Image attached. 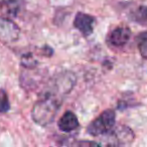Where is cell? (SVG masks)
<instances>
[{
    "instance_id": "1",
    "label": "cell",
    "mask_w": 147,
    "mask_h": 147,
    "mask_svg": "<svg viewBox=\"0 0 147 147\" xmlns=\"http://www.w3.org/2000/svg\"><path fill=\"white\" fill-rule=\"evenodd\" d=\"M61 104V99L57 95L47 93L33 105L31 110L32 120L39 126H47L55 120Z\"/></svg>"
},
{
    "instance_id": "2",
    "label": "cell",
    "mask_w": 147,
    "mask_h": 147,
    "mask_svg": "<svg viewBox=\"0 0 147 147\" xmlns=\"http://www.w3.org/2000/svg\"><path fill=\"white\" fill-rule=\"evenodd\" d=\"M103 143L108 146H126L130 145L134 141V132L129 127L125 125H119L117 127H113L110 131L105 133Z\"/></svg>"
},
{
    "instance_id": "3",
    "label": "cell",
    "mask_w": 147,
    "mask_h": 147,
    "mask_svg": "<svg viewBox=\"0 0 147 147\" xmlns=\"http://www.w3.org/2000/svg\"><path fill=\"white\" fill-rule=\"evenodd\" d=\"M115 122H116L115 112L109 109L101 113L100 116L91 122L87 128V131L92 136H100L110 131L114 127Z\"/></svg>"
},
{
    "instance_id": "4",
    "label": "cell",
    "mask_w": 147,
    "mask_h": 147,
    "mask_svg": "<svg viewBox=\"0 0 147 147\" xmlns=\"http://www.w3.org/2000/svg\"><path fill=\"white\" fill-rule=\"evenodd\" d=\"M20 29L15 22L7 17H0V42L11 43L18 39Z\"/></svg>"
},
{
    "instance_id": "5",
    "label": "cell",
    "mask_w": 147,
    "mask_h": 147,
    "mask_svg": "<svg viewBox=\"0 0 147 147\" xmlns=\"http://www.w3.org/2000/svg\"><path fill=\"white\" fill-rule=\"evenodd\" d=\"M95 18L92 15L83 12H78L74 20V26L76 27L84 36H89L94 30Z\"/></svg>"
},
{
    "instance_id": "6",
    "label": "cell",
    "mask_w": 147,
    "mask_h": 147,
    "mask_svg": "<svg viewBox=\"0 0 147 147\" xmlns=\"http://www.w3.org/2000/svg\"><path fill=\"white\" fill-rule=\"evenodd\" d=\"M130 36L131 30L129 27H117V28H115L114 30H112L110 32V34L108 36V41L113 47H120L128 42V40L130 39Z\"/></svg>"
},
{
    "instance_id": "7",
    "label": "cell",
    "mask_w": 147,
    "mask_h": 147,
    "mask_svg": "<svg viewBox=\"0 0 147 147\" xmlns=\"http://www.w3.org/2000/svg\"><path fill=\"white\" fill-rule=\"evenodd\" d=\"M57 126L63 132H71L79 127V120L71 111H67L59 119Z\"/></svg>"
},
{
    "instance_id": "8",
    "label": "cell",
    "mask_w": 147,
    "mask_h": 147,
    "mask_svg": "<svg viewBox=\"0 0 147 147\" xmlns=\"http://www.w3.org/2000/svg\"><path fill=\"white\" fill-rule=\"evenodd\" d=\"M0 11L7 17L13 18L19 12V3L17 0H3L0 3Z\"/></svg>"
},
{
    "instance_id": "9",
    "label": "cell",
    "mask_w": 147,
    "mask_h": 147,
    "mask_svg": "<svg viewBox=\"0 0 147 147\" xmlns=\"http://www.w3.org/2000/svg\"><path fill=\"white\" fill-rule=\"evenodd\" d=\"M136 41L141 57L147 59V31L139 33V35L136 37Z\"/></svg>"
},
{
    "instance_id": "10",
    "label": "cell",
    "mask_w": 147,
    "mask_h": 147,
    "mask_svg": "<svg viewBox=\"0 0 147 147\" xmlns=\"http://www.w3.org/2000/svg\"><path fill=\"white\" fill-rule=\"evenodd\" d=\"M132 20L136 21L141 24H145L147 23V6H141L137 7V9H135L134 12L132 14Z\"/></svg>"
},
{
    "instance_id": "11",
    "label": "cell",
    "mask_w": 147,
    "mask_h": 147,
    "mask_svg": "<svg viewBox=\"0 0 147 147\" xmlns=\"http://www.w3.org/2000/svg\"><path fill=\"white\" fill-rule=\"evenodd\" d=\"M9 109H10V103L8 100V96L4 90H0V113L1 114L7 113Z\"/></svg>"
},
{
    "instance_id": "12",
    "label": "cell",
    "mask_w": 147,
    "mask_h": 147,
    "mask_svg": "<svg viewBox=\"0 0 147 147\" xmlns=\"http://www.w3.org/2000/svg\"><path fill=\"white\" fill-rule=\"evenodd\" d=\"M21 65H22V67H27V69H34L37 65V61H36V59L32 57L31 53H26V55H24L22 57Z\"/></svg>"
}]
</instances>
